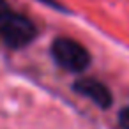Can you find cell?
<instances>
[{
	"label": "cell",
	"mask_w": 129,
	"mask_h": 129,
	"mask_svg": "<svg viewBox=\"0 0 129 129\" xmlns=\"http://www.w3.org/2000/svg\"><path fill=\"white\" fill-rule=\"evenodd\" d=\"M51 55L57 60L58 66H62L67 71L81 73L90 64L88 51L74 39L69 37H58L51 44Z\"/></svg>",
	"instance_id": "6da1fadb"
},
{
	"label": "cell",
	"mask_w": 129,
	"mask_h": 129,
	"mask_svg": "<svg viewBox=\"0 0 129 129\" xmlns=\"http://www.w3.org/2000/svg\"><path fill=\"white\" fill-rule=\"evenodd\" d=\"M0 37L11 48H23L36 37V27L28 18L9 11L0 18Z\"/></svg>",
	"instance_id": "7a4b0ae2"
},
{
	"label": "cell",
	"mask_w": 129,
	"mask_h": 129,
	"mask_svg": "<svg viewBox=\"0 0 129 129\" xmlns=\"http://www.w3.org/2000/svg\"><path fill=\"white\" fill-rule=\"evenodd\" d=\"M73 88H74L78 94H81V95L92 99V101H94L97 106H101V108H108V106L111 104V94H110V90L106 88V85H103V83L97 81V80H92V78L78 80V81L73 85Z\"/></svg>",
	"instance_id": "3957f363"
},
{
	"label": "cell",
	"mask_w": 129,
	"mask_h": 129,
	"mask_svg": "<svg viewBox=\"0 0 129 129\" xmlns=\"http://www.w3.org/2000/svg\"><path fill=\"white\" fill-rule=\"evenodd\" d=\"M118 122H120V127H122V129H129V106L120 111Z\"/></svg>",
	"instance_id": "277c9868"
},
{
	"label": "cell",
	"mask_w": 129,
	"mask_h": 129,
	"mask_svg": "<svg viewBox=\"0 0 129 129\" xmlns=\"http://www.w3.org/2000/svg\"><path fill=\"white\" fill-rule=\"evenodd\" d=\"M9 11H11V9H9V6L6 4V0H0V18L6 16Z\"/></svg>",
	"instance_id": "5b68a950"
},
{
	"label": "cell",
	"mask_w": 129,
	"mask_h": 129,
	"mask_svg": "<svg viewBox=\"0 0 129 129\" xmlns=\"http://www.w3.org/2000/svg\"><path fill=\"white\" fill-rule=\"evenodd\" d=\"M39 2L46 4V6H50V7H55V9H62V6H58L57 0H39Z\"/></svg>",
	"instance_id": "8992f818"
}]
</instances>
